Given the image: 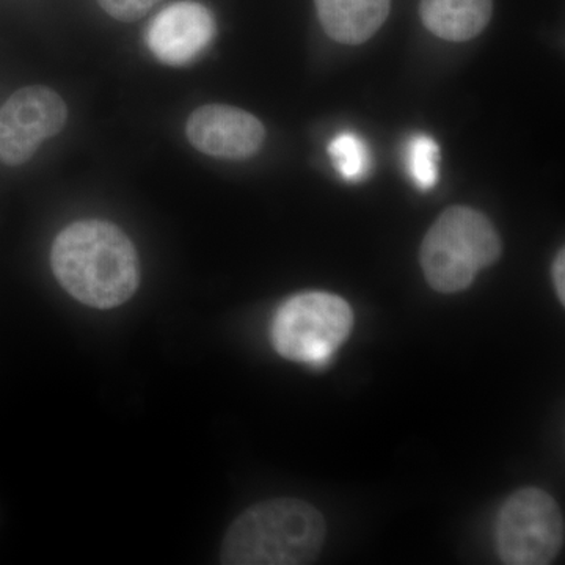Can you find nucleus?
<instances>
[{
	"mask_svg": "<svg viewBox=\"0 0 565 565\" xmlns=\"http://www.w3.org/2000/svg\"><path fill=\"white\" fill-rule=\"evenodd\" d=\"M51 266L71 297L98 310L120 307L139 288L136 247L110 222L71 223L52 244Z\"/></svg>",
	"mask_w": 565,
	"mask_h": 565,
	"instance_id": "nucleus-1",
	"label": "nucleus"
},
{
	"mask_svg": "<svg viewBox=\"0 0 565 565\" xmlns=\"http://www.w3.org/2000/svg\"><path fill=\"white\" fill-rule=\"evenodd\" d=\"M326 520L299 498H274L248 508L226 531V565H305L321 553Z\"/></svg>",
	"mask_w": 565,
	"mask_h": 565,
	"instance_id": "nucleus-2",
	"label": "nucleus"
},
{
	"mask_svg": "<svg viewBox=\"0 0 565 565\" xmlns=\"http://www.w3.org/2000/svg\"><path fill=\"white\" fill-rule=\"evenodd\" d=\"M500 255V234L492 222L471 207L452 206L424 236L419 262L430 288L455 294L467 289Z\"/></svg>",
	"mask_w": 565,
	"mask_h": 565,
	"instance_id": "nucleus-3",
	"label": "nucleus"
},
{
	"mask_svg": "<svg viewBox=\"0 0 565 565\" xmlns=\"http://www.w3.org/2000/svg\"><path fill=\"white\" fill-rule=\"evenodd\" d=\"M351 305L329 292H302L278 308L270 330L282 359L326 367L352 332Z\"/></svg>",
	"mask_w": 565,
	"mask_h": 565,
	"instance_id": "nucleus-4",
	"label": "nucleus"
},
{
	"mask_svg": "<svg viewBox=\"0 0 565 565\" xmlns=\"http://www.w3.org/2000/svg\"><path fill=\"white\" fill-rule=\"evenodd\" d=\"M564 545L559 505L544 490L525 487L501 505L497 520V552L509 565H546Z\"/></svg>",
	"mask_w": 565,
	"mask_h": 565,
	"instance_id": "nucleus-5",
	"label": "nucleus"
},
{
	"mask_svg": "<svg viewBox=\"0 0 565 565\" xmlns=\"http://www.w3.org/2000/svg\"><path fill=\"white\" fill-rule=\"evenodd\" d=\"M68 120L62 96L43 85L21 88L0 109V161L18 167L31 161L40 145L57 136Z\"/></svg>",
	"mask_w": 565,
	"mask_h": 565,
	"instance_id": "nucleus-6",
	"label": "nucleus"
},
{
	"mask_svg": "<svg viewBox=\"0 0 565 565\" xmlns=\"http://www.w3.org/2000/svg\"><path fill=\"white\" fill-rule=\"evenodd\" d=\"M185 132L193 148L223 161L252 158L266 139V129L255 115L223 104L199 107L189 118Z\"/></svg>",
	"mask_w": 565,
	"mask_h": 565,
	"instance_id": "nucleus-7",
	"label": "nucleus"
},
{
	"mask_svg": "<svg viewBox=\"0 0 565 565\" xmlns=\"http://www.w3.org/2000/svg\"><path fill=\"white\" fill-rule=\"evenodd\" d=\"M214 35V17L206 7L199 2H178L151 21L147 43L159 62L182 66L200 57Z\"/></svg>",
	"mask_w": 565,
	"mask_h": 565,
	"instance_id": "nucleus-8",
	"label": "nucleus"
},
{
	"mask_svg": "<svg viewBox=\"0 0 565 565\" xmlns=\"http://www.w3.org/2000/svg\"><path fill=\"white\" fill-rule=\"evenodd\" d=\"M392 0H316L323 31L341 44H362L384 25Z\"/></svg>",
	"mask_w": 565,
	"mask_h": 565,
	"instance_id": "nucleus-9",
	"label": "nucleus"
},
{
	"mask_svg": "<svg viewBox=\"0 0 565 565\" xmlns=\"http://www.w3.org/2000/svg\"><path fill=\"white\" fill-rule=\"evenodd\" d=\"M419 14L435 36L462 43L484 31L492 20L493 0H422Z\"/></svg>",
	"mask_w": 565,
	"mask_h": 565,
	"instance_id": "nucleus-10",
	"label": "nucleus"
},
{
	"mask_svg": "<svg viewBox=\"0 0 565 565\" xmlns=\"http://www.w3.org/2000/svg\"><path fill=\"white\" fill-rule=\"evenodd\" d=\"M329 156L337 172L348 181H363L373 166L370 147L355 132L338 134L330 141Z\"/></svg>",
	"mask_w": 565,
	"mask_h": 565,
	"instance_id": "nucleus-11",
	"label": "nucleus"
},
{
	"mask_svg": "<svg viewBox=\"0 0 565 565\" xmlns=\"http://www.w3.org/2000/svg\"><path fill=\"white\" fill-rule=\"evenodd\" d=\"M440 148L433 137L415 134L405 147V166L411 180L422 191H429L438 181Z\"/></svg>",
	"mask_w": 565,
	"mask_h": 565,
	"instance_id": "nucleus-12",
	"label": "nucleus"
},
{
	"mask_svg": "<svg viewBox=\"0 0 565 565\" xmlns=\"http://www.w3.org/2000/svg\"><path fill=\"white\" fill-rule=\"evenodd\" d=\"M161 0H98L99 7L114 20L134 22L143 18Z\"/></svg>",
	"mask_w": 565,
	"mask_h": 565,
	"instance_id": "nucleus-13",
	"label": "nucleus"
},
{
	"mask_svg": "<svg viewBox=\"0 0 565 565\" xmlns=\"http://www.w3.org/2000/svg\"><path fill=\"white\" fill-rule=\"evenodd\" d=\"M565 256L564 250L557 253L555 264H553V281H555V288L557 294V299L561 300V303L565 305Z\"/></svg>",
	"mask_w": 565,
	"mask_h": 565,
	"instance_id": "nucleus-14",
	"label": "nucleus"
}]
</instances>
